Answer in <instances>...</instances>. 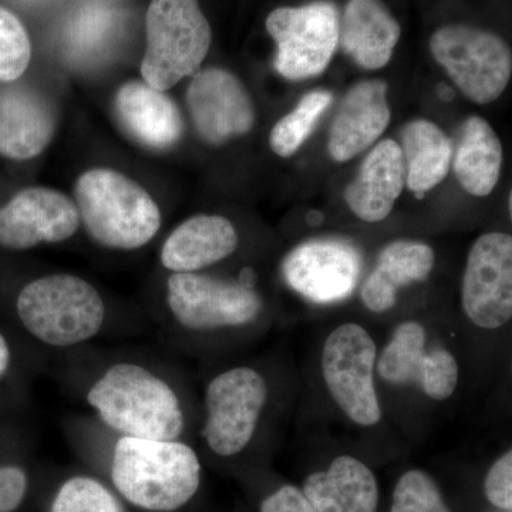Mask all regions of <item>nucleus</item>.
<instances>
[{"label": "nucleus", "instance_id": "nucleus-1", "mask_svg": "<svg viewBox=\"0 0 512 512\" xmlns=\"http://www.w3.org/2000/svg\"><path fill=\"white\" fill-rule=\"evenodd\" d=\"M201 461L180 440L120 436L111 457V480L134 507L173 512L190 503L201 485Z\"/></svg>", "mask_w": 512, "mask_h": 512}, {"label": "nucleus", "instance_id": "nucleus-2", "mask_svg": "<svg viewBox=\"0 0 512 512\" xmlns=\"http://www.w3.org/2000/svg\"><path fill=\"white\" fill-rule=\"evenodd\" d=\"M87 403L120 436L178 440L184 430L183 407L173 387L137 363L107 367L90 386Z\"/></svg>", "mask_w": 512, "mask_h": 512}, {"label": "nucleus", "instance_id": "nucleus-3", "mask_svg": "<svg viewBox=\"0 0 512 512\" xmlns=\"http://www.w3.org/2000/svg\"><path fill=\"white\" fill-rule=\"evenodd\" d=\"M80 224L104 248L134 251L143 248L161 227L157 202L126 175L93 168L76 183Z\"/></svg>", "mask_w": 512, "mask_h": 512}, {"label": "nucleus", "instance_id": "nucleus-4", "mask_svg": "<svg viewBox=\"0 0 512 512\" xmlns=\"http://www.w3.org/2000/svg\"><path fill=\"white\" fill-rule=\"evenodd\" d=\"M16 313L33 338L64 349L96 338L106 323L107 309L103 296L86 279L53 274L23 286Z\"/></svg>", "mask_w": 512, "mask_h": 512}, {"label": "nucleus", "instance_id": "nucleus-5", "mask_svg": "<svg viewBox=\"0 0 512 512\" xmlns=\"http://www.w3.org/2000/svg\"><path fill=\"white\" fill-rule=\"evenodd\" d=\"M146 29L141 76L148 86L165 92L200 72L212 32L198 0H151Z\"/></svg>", "mask_w": 512, "mask_h": 512}, {"label": "nucleus", "instance_id": "nucleus-6", "mask_svg": "<svg viewBox=\"0 0 512 512\" xmlns=\"http://www.w3.org/2000/svg\"><path fill=\"white\" fill-rule=\"evenodd\" d=\"M429 46L434 60L474 103H493L507 89L512 55L503 37L454 23L437 29Z\"/></svg>", "mask_w": 512, "mask_h": 512}, {"label": "nucleus", "instance_id": "nucleus-7", "mask_svg": "<svg viewBox=\"0 0 512 512\" xmlns=\"http://www.w3.org/2000/svg\"><path fill=\"white\" fill-rule=\"evenodd\" d=\"M339 22L330 0L272 10L265 26L275 40L276 72L293 82L325 72L339 46Z\"/></svg>", "mask_w": 512, "mask_h": 512}, {"label": "nucleus", "instance_id": "nucleus-8", "mask_svg": "<svg viewBox=\"0 0 512 512\" xmlns=\"http://www.w3.org/2000/svg\"><path fill=\"white\" fill-rule=\"evenodd\" d=\"M377 348L363 326L343 323L326 339L322 373L332 399L353 423L373 427L382 420L375 387Z\"/></svg>", "mask_w": 512, "mask_h": 512}, {"label": "nucleus", "instance_id": "nucleus-9", "mask_svg": "<svg viewBox=\"0 0 512 512\" xmlns=\"http://www.w3.org/2000/svg\"><path fill=\"white\" fill-rule=\"evenodd\" d=\"M268 400V384L252 367H234L215 376L205 390L202 437L212 453L234 457L254 439Z\"/></svg>", "mask_w": 512, "mask_h": 512}, {"label": "nucleus", "instance_id": "nucleus-10", "mask_svg": "<svg viewBox=\"0 0 512 512\" xmlns=\"http://www.w3.org/2000/svg\"><path fill=\"white\" fill-rule=\"evenodd\" d=\"M167 305L178 325L190 330L241 328L262 311L261 296L251 286L197 272L168 278Z\"/></svg>", "mask_w": 512, "mask_h": 512}, {"label": "nucleus", "instance_id": "nucleus-11", "mask_svg": "<svg viewBox=\"0 0 512 512\" xmlns=\"http://www.w3.org/2000/svg\"><path fill=\"white\" fill-rule=\"evenodd\" d=\"M464 313L477 328H503L512 318V238L488 232L468 252L461 282Z\"/></svg>", "mask_w": 512, "mask_h": 512}, {"label": "nucleus", "instance_id": "nucleus-12", "mask_svg": "<svg viewBox=\"0 0 512 512\" xmlns=\"http://www.w3.org/2000/svg\"><path fill=\"white\" fill-rule=\"evenodd\" d=\"M426 329L407 320L394 330L377 362V375L393 384L416 383L430 399H450L456 392L460 367L446 349H426Z\"/></svg>", "mask_w": 512, "mask_h": 512}, {"label": "nucleus", "instance_id": "nucleus-13", "mask_svg": "<svg viewBox=\"0 0 512 512\" xmlns=\"http://www.w3.org/2000/svg\"><path fill=\"white\" fill-rule=\"evenodd\" d=\"M79 228L76 204L52 188H26L0 208V247L10 251L59 244Z\"/></svg>", "mask_w": 512, "mask_h": 512}, {"label": "nucleus", "instance_id": "nucleus-14", "mask_svg": "<svg viewBox=\"0 0 512 512\" xmlns=\"http://www.w3.org/2000/svg\"><path fill=\"white\" fill-rule=\"evenodd\" d=\"M192 123L202 140L221 146L249 133L255 124V107L244 84L220 67L200 70L187 90Z\"/></svg>", "mask_w": 512, "mask_h": 512}, {"label": "nucleus", "instance_id": "nucleus-15", "mask_svg": "<svg viewBox=\"0 0 512 512\" xmlns=\"http://www.w3.org/2000/svg\"><path fill=\"white\" fill-rule=\"evenodd\" d=\"M289 286L313 302L346 298L359 281L362 258L348 242L318 239L293 249L284 262Z\"/></svg>", "mask_w": 512, "mask_h": 512}, {"label": "nucleus", "instance_id": "nucleus-16", "mask_svg": "<svg viewBox=\"0 0 512 512\" xmlns=\"http://www.w3.org/2000/svg\"><path fill=\"white\" fill-rule=\"evenodd\" d=\"M392 120L387 86L382 80L357 83L343 97L330 127L328 150L336 163H346L372 147Z\"/></svg>", "mask_w": 512, "mask_h": 512}, {"label": "nucleus", "instance_id": "nucleus-17", "mask_svg": "<svg viewBox=\"0 0 512 512\" xmlns=\"http://www.w3.org/2000/svg\"><path fill=\"white\" fill-rule=\"evenodd\" d=\"M56 131L52 104L36 90L9 87L0 94V154L26 161L42 153Z\"/></svg>", "mask_w": 512, "mask_h": 512}, {"label": "nucleus", "instance_id": "nucleus-18", "mask_svg": "<svg viewBox=\"0 0 512 512\" xmlns=\"http://www.w3.org/2000/svg\"><path fill=\"white\" fill-rule=\"evenodd\" d=\"M406 185L400 144L383 140L367 154L355 180L346 187L345 201L359 220L376 224L392 214Z\"/></svg>", "mask_w": 512, "mask_h": 512}, {"label": "nucleus", "instance_id": "nucleus-19", "mask_svg": "<svg viewBox=\"0 0 512 512\" xmlns=\"http://www.w3.org/2000/svg\"><path fill=\"white\" fill-rule=\"evenodd\" d=\"M301 490L318 512H379V481L353 456L333 458L326 470L313 471Z\"/></svg>", "mask_w": 512, "mask_h": 512}, {"label": "nucleus", "instance_id": "nucleus-20", "mask_svg": "<svg viewBox=\"0 0 512 512\" xmlns=\"http://www.w3.org/2000/svg\"><path fill=\"white\" fill-rule=\"evenodd\" d=\"M239 237L234 224L221 215H195L168 235L160 261L173 274L198 272L218 264L237 251Z\"/></svg>", "mask_w": 512, "mask_h": 512}, {"label": "nucleus", "instance_id": "nucleus-21", "mask_svg": "<svg viewBox=\"0 0 512 512\" xmlns=\"http://www.w3.org/2000/svg\"><path fill=\"white\" fill-rule=\"evenodd\" d=\"M402 28L382 0H348L339 22V45L356 64L379 70L392 60Z\"/></svg>", "mask_w": 512, "mask_h": 512}, {"label": "nucleus", "instance_id": "nucleus-22", "mask_svg": "<svg viewBox=\"0 0 512 512\" xmlns=\"http://www.w3.org/2000/svg\"><path fill=\"white\" fill-rule=\"evenodd\" d=\"M117 117L128 134L143 146L164 150L183 136V117L165 92L146 82H127L114 100Z\"/></svg>", "mask_w": 512, "mask_h": 512}, {"label": "nucleus", "instance_id": "nucleus-23", "mask_svg": "<svg viewBox=\"0 0 512 512\" xmlns=\"http://www.w3.org/2000/svg\"><path fill=\"white\" fill-rule=\"evenodd\" d=\"M436 264L433 248L423 242L396 241L380 252L376 268L363 282V305L373 313L393 309L400 289L429 278Z\"/></svg>", "mask_w": 512, "mask_h": 512}, {"label": "nucleus", "instance_id": "nucleus-24", "mask_svg": "<svg viewBox=\"0 0 512 512\" xmlns=\"http://www.w3.org/2000/svg\"><path fill=\"white\" fill-rule=\"evenodd\" d=\"M460 136L454 156L458 183L474 197H487L500 180L503 144L490 123L478 116L464 121Z\"/></svg>", "mask_w": 512, "mask_h": 512}, {"label": "nucleus", "instance_id": "nucleus-25", "mask_svg": "<svg viewBox=\"0 0 512 512\" xmlns=\"http://www.w3.org/2000/svg\"><path fill=\"white\" fill-rule=\"evenodd\" d=\"M400 148L407 188L421 200L447 177L453 160V143L437 124L414 120L404 127Z\"/></svg>", "mask_w": 512, "mask_h": 512}, {"label": "nucleus", "instance_id": "nucleus-26", "mask_svg": "<svg viewBox=\"0 0 512 512\" xmlns=\"http://www.w3.org/2000/svg\"><path fill=\"white\" fill-rule=\"evenodd\" d=\"M333 96L328 90H315L305 94L298 106L282 117L269 134V146L276 156L288 158L311 137L322 114L332 104Z\"/></svg>", "mask_w": 512, "mask_h": 512}, {"label": "nucleus", "instance_id": "nucleus-27", "mask_svg": "<svg viewBox=\"0 0 512 512\" xmlns=\"http://www.w3.org/2000/svg\"><path fill=\"white\" fill-rule=\"evenodd\" d=\"M390 512H453L436 478L420 468L406 471L397 480Z\"/></svg>", "mask_w": 512, "mask_h": 512}, {"label": "nucleus", "instance_id": "nucleus-28", "mask_svg": "<svg viewBox=\"0 0 512 512\" xmlns=\"http://www.w3.org/2000/svg\"><path fill=\"white\" fill-rule=\"evenodd\" d=\"M50 512H126L119 498L93 477L77 476L57 490Z\"/></svg>", "mask_w": 512, "mask_h": 512}, {"label": "nucleus", "instance_id": "nucleus-29", "mask_svg": "<svg viewBox=\"0 0 512 512\" xmlns=\"http://www.w3.org/2000/svg\"><path fill=\"white\" fill-rule=\"evenodd\" d=\"M32 43L18 16L0 6V82L12 83L28 70Z\"/></svg>", "mask_w": 512, "mask_h": 512}, {"label": "nucleus", "instance_id": "nucleus-30", "mask_svg": "<svg viewBox=\"0 0 512 512\" xmlns=\"http://www.w3.org/2000/svg\"><path fill=\"white\" fill-rule=\"evenodd\" d=\"M484 495L488 503L503 512L512 511V451L494 461L484 478Z\"/></svg>", "mask_w": 512, "mask_h": 512}, {"label": "nucleus", "instance_id": "nucleus-31", "mask_svg": "<svg viewBox=\"0 0 512 512\" xmlns=\"http://www.w3.org/2000/svg\"><path fill=\"white\" fill-rule=\"evenodd\" d=\"M259 512H318L309 503L301 488L282 484L266 495L259 505Z\"/></svg>", "mask_w": 512, "mask_h": 512}, {"label": "nucleus", "instance_id": "nucleus-32", "mask_svg": "<svg viewBox=\"0 0 512 512\" xmlns=\"http://www.w3.org/2000/svg\"><path fill=\"white\" fill-rule=\"evenodd\" d=\"M28 476L16 466L0 467V512H13L25 500Z\"/></svg>", "mask_w": 512, "mask_h": 512}, {"label": "nucleus", "instance_id": "nucleus-33", "mask_svg": "<svg viewBox=\"0 0 512 512\" xmlns=\"http://www.w3.org/2000/svg\"><path fill=\"white\" fill-rule=\"evenodd\" d=\"M10 362H12V352H10L8 340L0 332V379L8 373Z\"/></svg>", "mask_w": 512, "mask_h": 512}, {"label": "nucleus", "instance_id": "nucleus-34", "mask_svg": "<svg viewBox=\"0 0 512 512\" xmlns=\"http://www.w3.org/2000/svg\"><path fill=\"white\" fill-rule=\"evenodd\" d=\"M440 89H441L440 90L441 99L446 100V101H450L451 99H453L454 93L451 92L450 87L444 86V84H443V86H441Z\"/></svg>", "mask_w": 512, "mask_h": 512}]
</instances>
